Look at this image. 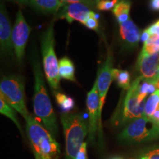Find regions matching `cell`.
Segmentation results:
<instances>
[{
	"mask_svg": "<svg viewBox=\"0 0 159 159\" xmlns=\"http://www.w3.org/2000/svg\"><path fill=\"white\" fill-rule=\"evenodd\" d=\"M25 121L35 159H59L61 149L55 138L32 115Z\"/></svg>",
	"mask_w": 159,
	"mask_h": 159,
	"instance_id": "7a4b0ae2",
	"label": "cell"
},
{
	"mask_svg": "<svg viewBox=\"0 0 159 159\" xmlns=\"http://www.w3.org/2000/svg\"><path fill=\"white\" fill-rule=\"evenodd\" d=\"M99 15L95 13L94 11L91 12V14L89 16V19L86 20L84 25L89 29L92 30L94 31L99 30Z\"/></svg>",
	"mask_w": 159,
	"mask_h": 159,
	"instance_id": "603a6c76",
	"label": "cell"
},
{
	"mask_svg": "<svg viewBox=\"0 0 159 159\" xmlns=\"http://www.w3.org/2000/svg\"><path fill=\"white\" fill-rule=\"evenodd\" d=\"M156 88L158 89H159V80L156 83Z\"/></svg>",
	"mask_w": 159,
	"mask_h": 159,
	"instance_id": "d6a6232c",
	"label": "cell"
},
{
	"mask_svg": "<svg viewBox=\"0 0 159 159\" xmlns=\"http://www.w3.org/2000/svg\"><path fill=\"white\" fill-rule=\"evenodd\" d=\"M87 145L88 143L85 142L81 147L80 150L77 153L75 159H88V152H87Z\"/></svg>",
	"mask_w": 159,
	"mask_h": 159,
	"instance_id": "484cf974",
	"label": "cell"
},
{
	"mask_svg": "<svg viewBox=\"0 0 159 159\" xmlns=\"http://www.w3.org/2000/svg\"><path fill=\"white\" fill-rule=\"evenodd\" d=\"M58 69L60 77L71 82H76L75 66L68 57H63L60 60Z\"/></svg>",
	"mask_w": 159,
	"mask_h": 159,
	"instance_id": "2e32d148",
	"label": "cell"
},
{
	"mask_svg": "<svg viewBox=\"0 0 159 159\" xmlns=\"http://www.w3.org/2000/svg\"><path fill=\"white\" fill-rule=\"evenodd\" d=\"M147 30H148L151 35H156L159 36V20L152 24V25H151Z\"/></svg>",
	"mask_w": 159,
	"mask_h": 159,
	"instance_id": "4316f807",
	"label": "cell"
},
{
	"mask_svg": "<svg viewBox=\"0 0 159 159\" xmlns=\"http://www.w3.org/2000/svg\"><path fill=\"white\" fill-rule=\"evenodd\" d=\"M142 77L138 76L132 83L130 89L127 92L122 104V112L119 119V124L130 123L136 119L144 116L146 100L142 101L139 98V88Z\"/></svg>",
	"mask_w": 159,
	"mask_h": 159,
	"instance_id": "52a82bcc",
	"label": "cell"
},
{
	"mask_svg": "<svg viewBox=\"0 0 159 159\" xmlns=\"http://www.w3.org/2000/svg\"><path fill=\"white\" fill-rule=\"evenodd\" d=\"M14 108H12L8 103H7L3 98L0 99V113L2 115H5V116H7V118L11 119L13 121V123L16 125L18 129H19L20 132H21V135H23V130L21 128V125L19 122V119H18L16 112Z\"/></svg>",
	"mask_w": 159,
	"mask_h": 159,
	"instance_id": "d6986e66",
	"label": "cell"
},
{
	"mask_svg": "<svg viewBox=\"0 0 159 159\" xmlns=\"http://www.w3.org/2000/svg\"><path fill=\"white\" fill-rule=\"evenodd\" d=\"M86 105L89 117V141L94 143L99 129V97L97 79L91 90L87 94Z\"/></svg>",
	"mask_w": 159,
	"mask_h": 159,
	"instance_id": "30bf717a",
	"label": "cell"
},
{
	"mask_svg": "<svg viewBox=\"0 0 159 159\" xmlns=\"http://www.w3.org/2000/svg\"><path fill=\"white\" fill-rule=\"evenodd\" d=\"M64 5L61 0H30L28 5L39 13L56 16Z\"/></svg>",
	"mask_w": 159,
	"mask_h": 159,
	"instance_id": "9a60e30c",
	"label": "cell"
},
{
	"mask_svg": "<svg viewBox=\"0 0 159 159\" xmlns=\"http://www.w3.org/2000/svg\"><path fill=\"white\" fill-rule=\"evenodd\" d=\"M150 7L153 11H159V0H150Z\"/></svg>",
	"mask_w": 159,
	"mask_h": 159,
	"instance_id": "f546056e",
	"label": "cell"
},
{
	"mask_svg": "<svg viewBox=\"0 0 159 159\" xmlns=\"http://www.w3.org/2000/svg\"><path fill=\"white\" fill-rule=\"evenodd\" d=\"M118 137L120 142L130 144L152 142L159 139V127L144 116L129 123Z\"/></svg>",
	"mask_w": 159,
	"mask_h": 159,
	"instance_id": "8992f818",
	"label": "cell"
},
{
	"mask_svg": "<svg viewBox=\"0 0 159 159\" xmlns=\"http://www.w3.org/2000/svg\"><path fill=\"white\" fill-rule=\"evenodd\" d=\"M111 159H123L122 158H120V157H114V158H111Z\"/></svg>",
	"mask_w": 159,
	"mask_h": 159,
	"instance_id": "836d02e7",
	"label": "cell"
},
{
	"mask_svg": "<svg viewBox=\"0 0 159 159\" xmlns=\"http://www.w3.org/2000/svg\"><path fill=\"white\" fill-rule=\"evenodd\" d=\"M144 43H147V44H152V45H155V46H158V47H159V36L156 35H151L150 39H149Z\"/></svg>",
	"mask_w": 159,
	"mask_h": 159,
	"instance_id": "83f0119b",
	"label": "cell"
},
{
	"mask_svg": "<svg viewBox=\"0 0 159 159\" xmlns=\"http://www.w3.org/2000/svg\"><path fill=\"white\" fill-rule=\"evenodd\" d=\"M61 121L66 139V158L75 159L89 135V121L83 115L76 113H63Z\"/></svg>",
	"mask_w": 159,
	"mask_h": 159,
	"instance_id": "3957f363",
	"label": "cell"
},
{
	"mask_svg": "<svg viewBox=\"0 0 159 159\" xmlns=\"http://www.w3.org/2000/svg\"><path fill=\"white\" fill-rule=\"evenodd\" d=\"M119 2V0H99L97 4V7L99 11H108L113 10Z\"/></svg>",
	"mask_w": 159,
	"mask_h": 159,
	"instance_id": "cb8c5ba5",
	"label": "cell"
},
{
	"mask_svg": "<svg viewBox=\"0 0 159 159\" xmlns=\"http://www.w3.org/2000/svg\"><path fill=\"white\" fill-rule=\"evenodd\" d=\"M55 99L61 110L63 113H71V111L75 108L74 99L63 93L57 92L55 94Z\"/></svg>",
	"mask_w": 159,
	"mask_h": 159,
	"instance_id": "ffe728a7",
	"label": "cell"
},
{
	"mask_svg": "<svg viewBox=\"0 0 159 159\" xmlns=\"http://www.w3.org/2000/svg\"><path fill=\"white\" fill-rule=\"evenodd\" d=\"M33 57L32 66L34 75L33 108L35 119L50 133L52 136L56 138L58 133L56 116L47 94L39 59H38L37 56Z\"/></svg>",
	"mask_w": 159,
	"mask_h": 159,
	"instance_id": "6da1fadb",
	"label": "cell"
},
{
	"mask_svg": "<svg viewBox=\"0 0 159 159\" xmlns=\"http://www.w3.org/2000/svg\"><path fill=\"white\" fill-rule=\"evenodd\" d=\"M64 4H72V3H82L87 5L89 8L97 7V4L99 0H61Z\"/></svg>",
	"mask_w": 159,
	"mask_h": 159,
	"instance_id": "d4e9b609",
	"label": "cell"
},
{
	"mask_svg": "<svg viewBox=\"0 0 159 159\" xmlns=\"http://www.w3.org/2000/svg\"><path fill=\"white\" fill-rule=\"evenodd\" d=\"M131 3L129 0H120L113 9V13L119 24L124 23L130 19Z\"/></svg>",
	"mask_w": 159,
	"mask_h": 159,
	"instance_id": "e0dca14e",
	"label": "cell"
},
{
	"mask_svg": "<svg viewBox=\"0 0 159 159\" xmlns=\"http://www.w3.org/2000/svg\"><path fill=\"white\" fill-rule=\"evenodd\" d=\"M13 28L5 5L1 4L0 7V47L3 54L11 55L13 50L12 41Z\"/></svg>",
	"mask_w": 159,
	"mask_h": 159,
	"instance_id": "4fadbf2b",
	"label": "cell"
},
{
	"mask_svg": "<svg viewBox=\"0 0 159 159\" xmlns=\"http://www.w3.org/2000/svg\"><path fill=\"white\" fill-rule=\"evenodd\" d=\"M0 97L25 119L30 116L26 105L25 79L21 75H9L4 76L0 82Z\"/></svg>",
	"mask_w": 159,
	"mask_h": 159,
	"instance_id": "5b68a950",
	"label": "cell"
},
{
	"mask_svg": "<svg viewBox=\"0 0 159 159\" xmlns=\"http://www.w3.org/2000/svg\"><path fill=\"white\" fill-rule=\"evenodd\" d=\"M54 21L51 22L47 30L43 32L41 37V54L43 58V66L48 83L54 92L60 89L58 63L55 51Z\"/></svg>",
	"mask_w": 159,
	"mask_h": 159,
	"instance_id": "277c9868",
	"label": "cell"
},
{
	"mask_svg": "<svg viewBox=\"0 0 159 159\" xmlns=\"http://www.w3.org/2000/svg\"><path fill=\"white\" fill-rule=\"evenodd\" d=\"M159 105V89L156 90L147 99L144 108V116L150 119Z\"/></svg>",
	"mask_w": 159,
	"mask_h": 159,
	"instance_id": "44dd1931",
	"label": "cell"
},
{
	"mask_svg": "<svg viewBox=\"0 0 159 159\" xmlns=\"http://www.w3.org/2000/svg\"><path fill=\"white\" fill-rule=\"evenodd\" d=\"M140 159H159V145L145 149L141 154Z\"/></svg>",
	"mask_w": 159,
	"mask_h": 159,
	"instance_id": "7402d4cb",
	"label": "cell"
},
{
	"mask_svg": "<svg viewBox=\"0 0 159 159\" xmlns=\"http://www.w3.org/2000/svg\"><path fill=\"white\" fill-rule=\"evenodd\" d=\"M113 77L119 88L122 89L125 91H128L130 89L131 85H132L131 77L128 71L119 69H113Z\"/></svg>",
	"mask_w": 159,
	"mask_h": 159,
	"instance_id": "ac0fdd59",
	"label": "cell"
},
{
	"mask_svg": "<svg viewBox=\"0 0 159 159\" xmlns=\"http://www.w3.org/2000/svg\"><path fill=\"white\" fill-rule=\"evenodd\" d=\"M119 35L125 49L130 50L138 47L141 33L139 27L130 19L124 23L119 24Z\"/></svg>",
	"mask_w": 159,
	"mask_h": 159,
	"instance_id": "5bb4252c",
	"label": "cell"
},
{
	"mask_svg": "<svg viewBox=\"0 0 159 159\" xmlns=\"http://www.w3.org/2000/svg\"><path fill=\"white\" fill-rule=\"evenodd\" d=\"M30 32L31 27L26 21L21 10L19 9L14 26L13 27V34H12L13 52L19 63H22L25 57L26 45L28 41Z\"/></svg>",
	"mask_w": 159,
	"mask_h": 159,
	"instance_id": "9c48e42d",
	"label": "cell"
},
{
	"mask_svg": "<svg viewBox=\"0 0 159 159\" xmlns=\"http://www.w3.org/2000/svg\"><path fill=\"white\" fill-rule=\"evenodd\" d=\"M149 119H150L155 125H156L157 126L159 127V105L158 108H157V110L155 111L154 114H152V116Z\"/></svg>",
	"mask_w": 159,
	"mask_h": 159,
	"instance_id": "f1b7e54d",
	"label": "cell"
},
{
	"mask_svg": "<svg viewBox=\"0 0 159 159\" xmlns=\"http://www.w3.org/2000/svg\"><path fill=\"white\" fill-rule=\"evenodd\" d=\"M91 11L88 6L82 3L65 4L55 16L66 19L70 24L73 21H77L84 25Z\"/></svg>",
	"mask_w": 159,
	"mask_h": 159,
	"instance_id": "7c38bea8",
	"label": "cell"
},
{
	"mask_svg": "<svg viewBox=\"0 0 159 159\" xmlns=\"http://www.w3.org/2000/svg\"><path fill=\"white\" fill-rule=\"evenodd\" d=\"M113 55L111 50H108L106 60L100 69L98 70L97 80V89L99 97V129L97 136L99 142H102V112L105 105V98L110 88V85L114 80L113 77Z\"/></svg>",
	"mask_w": 159,
	"mask_h": 159,
	"instance_id": "ba28073f",
	"label": "cell"
},
{
	"mask_svg": "<svg viewBox=\"0 0 159 159\" xmlns=\"http://www.w3.org/2000/svg\"><path fill=\"white\" fill-rule=\"evenodd\" d=\"M7 1L13 2H16L19 4V5H28L30 0H7Z\"/></svg>",
	"mask_w": 159,
	"mask_h": 159,
	"instance_id": "1f68e13d",
	"label": "cell"
},
{
	"mask_svg": "<svg viewBox=\"0 0 159 159\" xmlns=\"http://www.w3.org/2000/svg\"><path fill=\"white\" fill-rule=\"evenodd\" d=\"M150 36H151V35L150 34V33H149L148 30L146 29V30H144L143 31V33L141 34L140 39H141V41H142V42L144 43L149 39H150Z\"/></svg>",
	"mask_w": 159,
	"mask_h": 159,
	"instance_id": "4dcf8cb0",
	"label": "cell"
},
{
	"mask_svg": "<svg viewBox=\"0 0 159 159\" xmlns=\"http://www.w3.org/2000/svg\"><path fill=\"white\" fill-rule=\"evenodd\" d=\"M136 69L144 80H159V52L147 55L141 52L136 61Z\"/></svg>",
	"mask_w": 159,
	"mask_h": 159,
	"instance_id": "8fae6325",
	"label": "cell"
}]
</instances>
